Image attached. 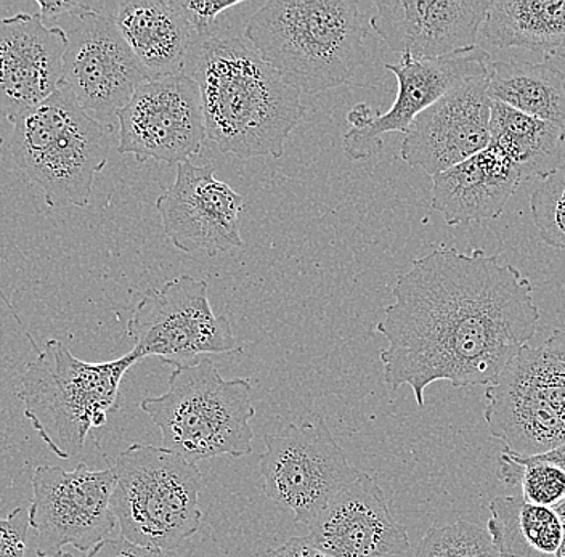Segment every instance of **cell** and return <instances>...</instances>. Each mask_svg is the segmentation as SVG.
<instances>
[{"label": "cell", "instance_id": "cb8c5ba5", "mask_svg": "<svg viewBox=\"0 0 565 557\" xmlns=\"http://www.w3.org/2000/svg\"><path fill=\"white\" fill-rule=\"evenodd\" d=\"M487 81L490 100L565 130V74L556 66L494 62Z\"/></svg>", "mask_w": 565, "mask_h": 557}, {"label": "cell", "instance_id": "5bb4252c", "mask_svg": "<svg viewBox=\"0 0 565 557\" xmlns=\"http://www.w3.org/2000/svg\"><path fill=\"white\" fill-rule=\"evenodd\" d=\"M243 207V196L215 178L214 165L192 161L177 165L175 182L157 200L162 228L172 245L185 254L210 257L242 248Z\"/></svg>", "mask_w": 565, "mask_h": 557}, {"label": "cell", "instance_id": "ba28073f", "mask_svg": "<svg viewBox=\"0 0 565 557\" xmlns=\"http://www.w3.org/2000/svg\"><path fill=\"white\" fill-rule=\"evenodd\" d=\"M486 421L504 451L536 458L565 443V363L545 347L518 352L487 386Z\"/></svg>", "mask_w": 565, "mask_h": 557}, {"label": "cell", "instance_id": "603a6c76", "mask_svg": "<svg viewBox=\"0 0 565 557\" xmlns=\"http://www.w3.org/2000/svg\"><path fill=\"white\" fill-rule=\"evenodd\" d=\"M489 147L518 168L522 182L542 180L563 164L565 130L492 101Z\"/></svg>", "mask_w": 565, "mask_h": 557}, {"label": "cell", "instance_id": "3957f363", "mask_svg": "<svg viewBox=\"0 0 565 557\" xmlns=\"http://www.w3.org/2000/svg\"><path fill=\"white\" fill-rule=\"evenodd\" d=\"M349 0H268L245 38L288 86L318 94L366 86L371 17Z\"/></svg>", "mask_w": 565, "mask_h": 557}, {"label": "cell", "instance_id": "9c48e42d", "mask_svg": "<svg viewBox=\"0 0 565 557\" xmlns=\"http://www.w3.org/2000/svg\"><path fill=\"white\" fill-rule=\"evenodd\" d=\"M259 458L264 493L275 506L309 528L328 503L359 478L323 418L288 425L264 437Z\"/></svg>", "mask_w": 565, "mask_h": 557}, {"label": "cell", "instance_id": "d4e9b609", "mask_svg": "<svg viewBox=\"0 0 565 557\" xmlns=\"http://www.w3.org/2000/svg\"><path fill=\"white\" fill-rule=\"evenodd\" d=\"M487 531L503 557H557L564 522L557 510L527 503L521 495L497 496L490 503Z\"/></svg>", "mask_w": 565, "mask_h": 557}, {"label": "cell", "instance_id": "d590c367", "mask_svg": "<svg viewBox=\"0 0 565 557\" xmlns=\"http://www.w3.org/2000/svg\"><path fill=\"white\" fill-rule=\"evenodd\" d=\"M557 513L561 514V517H563L564 522V542L563 546H561V551L559 555H557V557H565V503L563 504V506L557 507Z\"/></svg>", "mask_w": 565, "mask_h": 557}, {"label": "cell", "instance_id": "484cf974", "mask_svg": "<svg viewBox=\"0 0 565 557\" xmlns=\"http://www.w3.org/2000/svg\"><path fill=\"white\" fill-rule=\"evenodd\" d=\"M497 474L503 484L519 486L527 503L553 510L565 503V469L545 458H521L504 451Z\"/></svg>", "mask_w": 565, "mask_h": 557}, {"label": "cell", "instance_id": "44dd1931", "mask_svg": "<svg viewBox=\"0 0 565 557\" xmlns=\"http://www.w3.org/2000/svg\"><path fill=\"white\" fill-rule=\"evenodd\" d=\"M522 183L518 168L500 151L487 147L433 178L430 207L451 227L497 221Z\"/></svg>", "mask_w": 565, "mask_h": 557}, {"label": "cell", "instance_id": "ac0fdd59", "mask_svg": "<svg viewBox=\"0 0 565 557\" xmlns=\"http://www.w3.org/2000/svg\"><path fill=\"white\" fill-rule=\"evenodd\" d=\"M66 31L38 13L0 19V116L15 122L63 84Z\"/></svg>", "mask_w": 565, "mask_h": 557}, {"label": "cell", "instance_id": "d6a6232c", "mask_svg": "<svg viewBox=\"0 0 565 557\" xmlns=\"http://www.w3.org/2000/svg\"><path fill=\"white\" fill-rule=\"evenodd\" d=\"M256 557H331L303 537L289 538L278 548H263Z\"/></svg>", "mask_w": 565, "mask_h": 557}, {"label": "cell", "instance_id": "8d00e7d4", "mask_svg": "<svg viewBox=\"0 0 565 557\" xmlns=\"http://www.w3.org/2000/svg\"><path fill=\"white\" fill-rule=\"evenodd\" d=\"M44 557H74V556L71 555V553L62 551V553H58V555L44 556Z\"/></svg>", "mask_w": 565, "mask_h": 557}, {"label": "cell", "instance_id": "5b68a950", "mask_svg": "<svg viewBox=\"0 0 565 557\" xmlns=\"http://www.w3.org/2000/svg\"><path fill=\"white\" fill-rule=\"evenodd\" d=\"M111 129L87 115L65 84L13 122L10 160L49 207H86L109 157Z\"/></svg>", "mask_w": 565, "mask_h": 557}, {"label": "cell", "instance_id": "e0dca14e", "mask_svg": "<svg viewBox=\"0 0 565 557\" xmlns=\"http://www.w3.org/2000/svg\"><path fill=\"white\" fill-rule=\"evenodd\" d=\"M371 30L394 54L436 60L477 47L486 0H376Z\"/></svg>", "mask_w": 565, "mask_h": 557}, {"label": "cell", "instance_id": "4fadbf2b", "mask_svg": "<svg viewBox=\"0 0 565 557\" xmlns=\"http://www.w3.org/2000/svg\"><path fill=\"white\" fill-rule=\"evenodd\" d=\"M119 154L169 165L190 162L206 142L201 92L186 74L145 83L118 113Z\"/></svg>", "mask_w": 565, "mask_h": 557}, {"label": "cell", "instance_id": "30bf717a", "mask_svg": "<svg viewBox=\"0 0 565 557\" xmlns=\"http://www.w3.org/2000/svg\"><path fill=\"white\" fill-rule=\"evenodd\" d=\"M127 336L140 360L157 357L174 369L194 365L201 355L243 351L228 317L215 315L206 281L190 275L148 289L127 323Z\"/></svg>", "mask_w": 565, "mask_h": 557}, {"label": "cell", "instance_id": "6da1fadb", "mask_svg": "<svg viewBox=\"0 0 565 557\" xmlns=\"http://www.w3.org/2000/svg\"><path fill=\"white\" fill-rule=\"evenodd\" d=\"M376 330L391 389L412 387L418 407L437 381L489 386L535 336L540 310L533 288L511 264L483 249H434L398 275Z\"/></svg>", "mask_w": 565, "mask_h": 557}, {"label": "cell", "instance_id": "e575fe53", "mask_svg": "<svg viewBox=\"0 0 565 557\" xmlns=\"http://www.w3.org/2000/svg\"><path fill=\"white\" fill-rule=\"evenodd\" d=\"M542 458H545L547 461H553V463L559 464V467L565 469V443L564 446H561L559 449L543 454Z\"/></svg>", "mask_w": 565, "mask_h": 557}, {"label": "cell", "instance_id": "8fae6325", "mask_svg": "<svg viewBox=\"0 0 565 557\" xmlns=\"http://www.w3.org/2000/svg\"><path fill=\"white\" fill-rule=\"evenodd\" d=\"M113 467L94 471L79 463L73 471L38 467L31 475L33 500L28 516L39 557L58 555L65 546L90 553L118 527L111 499Z\"/></svg>", "mask_w": 565, "mask_h": 557}, {"label": "cell", "instance_id": "83f0119b", "mask_svg": "<svg viewBox=\"0 0 565 557\" xmlns=\"http://www.w3.org/2000/svg\"><path fill=\"white\" fill-rule=\"evenodd\" d=\"M530 211L542 242L565 253V162L540 180L530 196Z\"/></svg>", "mask_w": 565, "mask_h": 557}, {"label": "cell", "instance_id": "4dcf8cb0", "mask_svg": "<svg viewBox=\"0 0 565 557\" xmlns=\"http://www.w3.org/2000/svg\"><path fill=\"white\" fill-rule=\"evenodd\" d=\"M87 557H180L175 551L147 548L121 538H108L95 546Z\"/></svg>", "mask_w": 565, "mask_h": 557}, {"label": "cell", "instance_id": "1f68e13d", "mask_svg": "<svg viewBox=\"0 0 565 557\" xmlns=\"http://www.w3.org/2000/svg\"><path fill=\"white\" fill-rule=\"evenodd\" d=\"M35 3L39 7V15L44 19L45 23L49 20L62 19V17H76L88 12V10L97 9L95 3L76 2V0H55V2L38 0Z\"/></svg>", "mask_w": 565, "mask_h": 557}, {"label": "cell", "instance_id": "d6986e66", "mask_svg": "<svg viewBox=\"0 0 565 557\" xmlns=\"http://www.w3.org/2000/svg\"><path fill=\"white\" fill-rule=\"evenodd\" d=\"M306 538L331 557H394L409 549L405 525L392 516L383 489L366 472L328 503Z\"/></svg>", "mask_w": 565, "mask_h": 557}, {"label": "cell", "instance_id": "836d02e7", "mask_svg": "<svg viewBox=\"0 0 565 557\" xmlns=\"http://www.w3.org/2000/svg\"><path fill=\"white\" fill-rule=\"evenodd\" d=\"M543 347H545L550 354H553L554 357L563 360L565 363V331H554Z\"/></svg>", "mask_w": 565, "mask_h": 557}, {"label": "cell", "instance_id": "2e32d148", "mask_svg": "<svg viewBox=\"0 0 565 557\" xmlns=\"http://www.w3.org/2000/svg\"><path fill=\"white\" fill-rule=\"evenodd\" d=\"M490 55L476 47L462 54L436 60H415L401 56L398 63H386L384 68L394 74L398 90L394 105L380 113L369 126L349 129L342 137L345 157L365 161L376 154L386 133H406L412 122L444 95L459 84L489 74Z\"/></svg>", "mask_w": 565, "mask_h": 557}, {"label": "cell", "instance_id": "7a4b0ae2", "mask_svg": "<svg viewBox=\"0 0 565 557\" xmlns=\"http://www.w3.org/2000/svg\"><path fill=\"white\" fill-rule=\"evenodd\" d=\"M190 77L201 92L207 139L224 154L281 158L306 107L242 39L212 36L198 47Z\"/></svg>", "mask_w": 565, "mask_h": 557}, {"label": "cell", "instance_id": "277c9868", "mask_svg": "<svg viewBox=\"0 0 565 557\" xmlns=\"http://www.w3.org/2000/svg\"><path fill=\"white\" fill-rule=\"evenodd\" d=\"M30 341L38 357L28 363L18 397L49 450L70 460L83 451L92 429L119 410L124 376L141 360L132 349L116 360L86 362L62 341H47L42 349Z\"/></svg>", "mask_w": 565, "mask_h": 557}, {"label": "cell", "instance_id": "7402d4cb", "mask_svg": "<svg viewBox=\"0 0 565 557\" xmlns=\"http://www.w3.org/2000/svg\"><path fill=\"white\" fill-rule=\"evenodd\" d=\"M483 34L494 47L527 49L565 58V0L490 2Z\"/></svg>", "mask_w": 565, "mask_h": 557}, {"label": "cell", "instance_id": "9a60e30c", "mask_svg": "<svg viewBox=\"0 0 565 557\" xmlns=\"http://www.w3.org/2000/svg\"><path fill=\"white\" fill-rule=\"evenodd\" d=\"M487 76L459 84L412 122L401 147L406 164L436 178L489 147L492 100Z\"/></svg>", "mask_w": 565, "mask_h": 557}, {"label": "cell", "instance_id": "4316f807", "mask_svg": "<svg viewBox=\"0 0 565 557\" xmlns=\"http://www.w3.org/2000/svg\"><path fill=\"white\" fill-rule=\"evenodd\" d=\"M415 557H503L487 528L458 521L424 534Z\"/></svg>", "mask_w": 565, "mask_h": 557}, {"label": "cell", "instance_id": "ffe728a7", "mask_svg": "<svg viewBox=\"0 0 565 557\" xmlns=\"http://www.w3.org/2000/svg\"><path fill=\"white\" fill-rule=\"evenodd\" d=\"M111 17L150 81L189 76L203 39L177 0H124Z\"/></svg>", "mask_w": 565, "mask_h": 557}, {"label": "cell", "instance_id": "f546056e", "mask_svg": "<svg viewBox=\"0 0 565 557\" xmlns=\"http://www.w3.org/2000/svg\"><path fill=\"white\" fill-rule=\"evenodd\" d=\"M30 516L24 507H17L7 517H0V557H24L28 548Z\"/></svg>", "mask_w": 565, "mask_h": 557}, {"label": "cell", "instance_id": "52a82bcc", "mask_svg": "<svg viewBox=\"0 0 565 557\" xmlns=\"http://www.w3.org/2000/svg\"><path fill=\"white\" fill-rule=\"evenodd\" d=\"M111 507L121 537L134 545L175 551L200 531L203 475L164 447L134 443L116 458Z\"/></svg>", "mask_w": 565, "mask_h": 557}, {"label": "cell", "instance_id": "8992f818", "mask_svg": "<svg viewBox=\"0 0 565 557\" xmlns=\"http://www.w3.org/2000/svg\"><path fill=\"white\" fill-rule=\"evenodd\" d=\"M161 431L162 447L189 463L253 451L256 408L249 378H222L210 358L175 368L162 396L140 401Z\"/></svg>", "mask_w": 565, "mask_h": 557}, {"label": "cell", "instance_id": "7c38bea8", "mask_svg": "<svg viewBox=\"0 0 565 557\" xmlns=\"http://www.w3.org/2000/svg\"><path fill=\"white\" fill-rule=\"evenodd\" d=\"M63 56V84L81 108L106 127L118 119L140 86L150 81L111 13L88 10L71 17Z\"/></svg>", "mask_w": 565, "mask_h": 557}, {"label": "cell", "instance_id": "f1b7e54d", "mask_svg": "<svg viewBox=\"0 0 565 557\" xmlns=\"http://www.w3.org/2000/svg\"><path fill=\"white\" fill-rule=\"evenodd\" d=\"M180 10L189 21L190 26L193 28L194 33L201 39H207L215 36V24H217L218 17L222 13L227 12L230 9L242 6L243 0H232V2H206V0H200V2H193V0H177Z\"/></svg>", "mask_w": 565, "mask_h": 557}]
</instances>
